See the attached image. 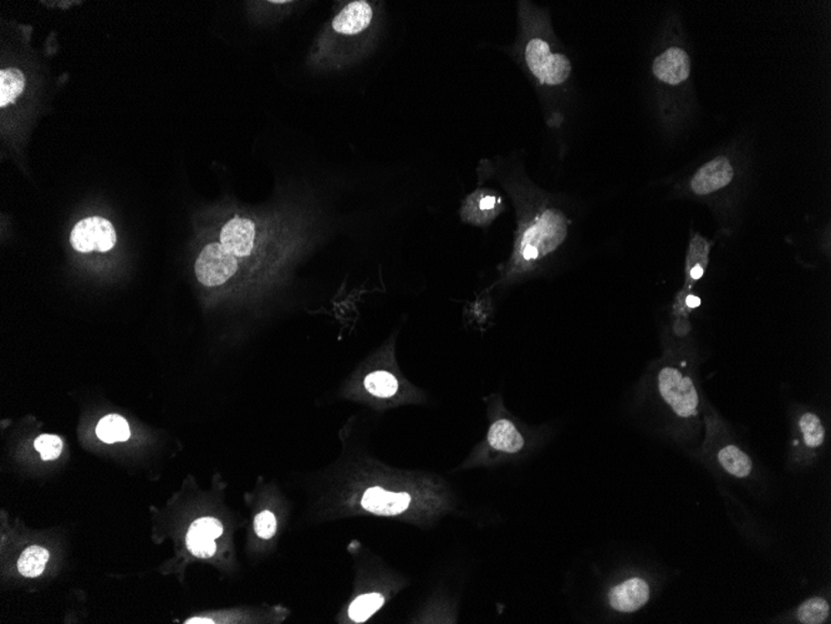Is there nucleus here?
I'll list each match as a JSON object with an SVG mask.
<instances>
[{
	"mask_svg": "<svg viewBox=\"0 0 831 624\" xmlns=\"http://www.w3.org/2000/svg\"><path fill=\"white\" fill-rule=\"evenodd\" d=\"M567 218L556 207H544L522 219L512 257L496 286H508L536 271L539 263L557 251L567 237Z\"/></svg>",
	"mask_w": 831,
	"mask_h": 624,
	"instance_id": "nucleus-1",
	"label": "nucleus"
},
{
	"mask_svg": "<svg viewBox=\"0 0 831 624\" xmlns=\"http://www.w3.org/2000/svg\"><path fill=\"white\" fill-rule=\"evenodd\" d=\"M223 526L217 518H202L195 521L189 528L188 534L207 539H215L222 535Z\"/></svg>",
	"mask_w": 831,
	"mask_h": 624,
	"instance_id": "nucleus-23",
	"label": "nucleus"
},
{
	"mask_svg": "<svg viewBox=\"0 0 831 624\" xmlns=\"http://www.w3.org/2000/svg\"><path fill=\"white\" fill-rule=\"evenodd\" d=\"M650 599V587L641 579H630L615 586L609 593L610 605L619 612L631 613L640 609Z\"/></svg>",
	"mask_w": 831,
	"mask_h": 624,
	"instance_id": "nucleus-12",
	"label": "nucleus"
},
{
	"mask_svg": "<svg viewBox=\"0 0 831 624\" xmlns=\"http://www.w3.org/2000/svg\"><path fill=\"white\" fill-rule=\"evenodd\" d=\"M241 259L223 247L221 242L205 245L195 263V272L199 283L205 287H218L231 281L239 271Z\"/></svg>",
	"mask_w": 831,
	"mask_h": 624,
	"instance_id": "nucleus-5",
	"label": "nucleus"
},
{
	"mask_svg": "<svg viewBox=\"0 0 831 624\" xmlns=\"http://www.w3.org/2000/svg\"><path fill=\"white\" fill-rule=\"evenodd\" d=\"M735 178V170L727 157L719 156L699 168L692 177L691 188L695 195L707 196L727 187Z\"/></svg>",
	"mask_w": 831,
	"mask_h": 624,
	"instance_id": "nucleus-8",
	"label": "nucleus"
},
{
	"mask_svg": "<svg viewBox=\"0 0 831 624\" xmlns=\"http://www.w3.org/2000/svg\"><path fill=\"white\" fill-rule=\"evenodd\" d=\"M503 210L501 196L492 190H477L468 196L462 207V217L472 225L491 224Z\"/></svg>",
	"mask_w": 831,
	"mask_h": 624,
	"instance_id": "nucleus-9",
	"label": "nucleus"
},
{
	"mask_svg": "<svg viewBox=\"0 0 831 624\" xmlns=\"http://www.w3.org/2000/svg\"><path fill=\"white\" fill-rule=\"evenodd\" d=\"M185 623H212V620L204 619H189Z\"/></svg>",
	"mask_w": 831,
	"mask_h": 624,
	"instance_id": "nucleus-26",
	"label": "nucleus"
},
{
	"mask_svg": "<svg viewBox=\"0 0 831 624\" xmlns=\"http://www.w3.org/2000/svg\"><path fill=\"white\" fill-rule=\"evenodd\" d=\"M96 433L100 440L107 444L126 441L131 435L127 421L117 414H110L103 418L97 424Z\"/></svg>",
	"mask_w": 831,
	"mask_h": 624,
	"instance_id": "nucleus-18",
	"label": "nucleus"
},
{
	"mask_svg": "<svg viewBox=\"0 0 831 624\" xmlns=\"http://www.w3.org/2000/svg\"><path fill=\"white\" fill-rule=\"evenodd\" d=\"M47 561H49V552L40 546H32L20 556L18 569L23 576L34 579V577L42 575Z\"/></svg>",
	"mask_w": 831,
	"mask_h": 624,
	"instance_id": "nucleus-19",
	"label": "nucleus"
},
{
	"mask_svg": "<svg viewBox=\"0 0 831 624\" xmlns=\"http://www.w3.org/2000/svg\"><path fill=\"white\" fill-rule=\"evenodd\" d=\"M255 529L256 535L263 539H270L276 532L275 516L269 511L260 512L255 519Z\"/></svg>",
	"mask_w": 831,
	"mask_h": 624,
	"instance_id": "nucleus-25",
	"label": "nucleus"
},
{
	"mask_svg": "<svg viewBox=\"0 0 831 624\" xmlns=\"http://www.w3.org/2000/svg\"><path fill=\"white\" fill-rule=\"evenodd\" d=\"M117 242L116 231L110 221L99 216L81 219L74 226L70 244L80 253L109 252Z\"/></svg>",
	"mask_w": 831,
	"mask_h": 624,
	"instance_id": "nucleus-6",
	"label": "nucleus"
},
{
	"mask_svg": "<svg viewBox=\"0 0 831 624\" xmlns=\"http://www.w3.org/2000/svg\"><path fill=\"white\" fill-rule=\"evenodd\" d=\"M375 9L366 0L346 3L324 26L310 52V65L319 70L346 66L373 26Z\"/></svg>",
	"mask_w": 831,
	"mask_h": 624,
	"instance_id": "nucleus-2",
	"label": "nucleus"
},
{
	"mask_svg": "<svg viewBox=\"0 0 831 624\" xmlns=\"http://www.w3.org/2000/svg\"><path fill=\"white\" fill-rule=\"evenodd\" d=\"M408 494H396L381 488H371L365 492L361 505L365 510L376 515L393 516L401 514L410 506Z\"/></svg>",
	"mask_w": 831,
	"mask_h": 624,
	"instance_id": "nucleus-14",
	"label": "nucleus"
},
{
	"mask_svg": "<svg viewBox=\"0 0 831 624\" xmlns=\"http://www.w3.org/2000/svg\"><path fill=\"white\" fill-rule=\"evenodd\" d=\"M690 73V56L680 48L667 49L655 59L654 74L662 83L677 86L687 80Z\"/></svg>",
	"mask_w": 831,
	"mask_h": 624,
	"instance_id": "nucleus-11",
	"label": "nucleus"
},
{
	"mask_svg": "<svg viewBox=\"0 0 831 624\" xmlns=\"http://www.w3.org/2000/svg\"><path fill=\"white\" fill-rule=\"evenodd\" d=\"M486 443L493 450L516 454L525 448L526 438L512 420L498 418L489 427Z\"/></svg>",
	"mask_w": 831,
	"mask_h": 624,
	"instance_id": "nucleus-13",
	"label": "nucleus"
},
{
	"mask_svg": "<svg viewBox=\"0 0 831 624\" xmlns=\"http://www.w3.org/2000/svg\"><path fill=\"white\" fill-rule=\"evenodd\" d=\"M35 448L39 451L43 460H55L62 454L63 441L56 435L44 434L35 440Z\"/></svg>",
	"mask_w": 831,
	"mask_h": 624,
	"instance_id": "nucleus-22",
	"label": "nucleus"
},
{
	"mask_svg": "<svg viewBox=\"0 0 831 624\" xmlns=\"http://www.w3.org/2000/svg\"><path fill=\"white\" fill-rule=\"evenodd\" d=\"M794 447L816 451L826 441V428L822 418L812 410H803L794 420Z\"/></svg>",
	"mask_w": 831,
	"mask_h": 624,
	"instance_id": "nucleus-10",
	"label": "nucleus"
},
{
	"mask_svg": "<svg viewBox=\"0 0 831 624\" xmlns=\"http://www.w3.org/2000/svg\"><path fill=\"white\" fill-rule=\"evenodd\" d=\"M187 548L192 555L201 559L212 558L217 549L215 539L198 538L192 534H187Z\"/></svg>",
	"mask_w": 831,
	"mask_h": 624,
	"instance_id": "nucleus-24",
	"label": "nucleus"
},
{
	"mask_svg": "<svg viewBox=\"0 0 831 624\" xmlns=\"http://www.w3.org/2000/svg\"><path fill=\"white\" fill-rule=\"evenodd\" d=\"M526 60L530 72L542 84L559 86L566 82L572 73V64L563 54L553 53L546 40H529L526 48Z\"/></svg>",
	"mask_w": 831,
	"mask_h": 624,
	"instance_id": "nucleus-4",
	"label": "nucleus"
},
{
	"mask_svg": "<svg viewBox=\"0 0 831 624\" xmlns=\"http://www.w3.org/2000/svg\"><path fill=\"white\" fill-rule=\"evenodd\" d=\"M658 397L671 413L684 423L697 424L701 415V399L694 377L685 360H670L658 369Z\"/></svg>",
	"mask_w": 831,
	"mask_h": 624,
	"instance_id": "nucleus-3",
	"label": "nucleus"
},
{
	"mask_svg": "<svg viewBox=\"0 0 831 624\" xmlns=\"http://www.w3.org/2000/svg\"><path fill=\"white\" fill-rule=\"evenodd\" d=\"M258 228L253 219L235 216L222 226L219 242L238 259L252 257L258 247Z\"/></svg>",
	"mask_w": 831,
	"mask_h": 624,
	"instance_id": "nucleus-7",
	"label": "nucleus"
},
{
	"mask_svg": "<svg viewBox=\"0 0 831 624\" xmlns=\"http://www.w3.org/2000/svg\"><path fill=\"white\" fill-rule=\"evenodd\" d=\"M726 443L727 444H723L717 450L719 465L733 477L738 478L749 477L753 470L752 458L737 445L728 443V441Z\"/></svg>",
	"mask_w": 831,
	"mask_h": 624,
	"instance_id": "nucleus-15",
	"label": "nucleus"
},
{
	"mask_svg": "<svg viewBox=\"0 0 831 624\" xmlns=\"http://www.w3.org/2000/svg\"><path fill=\"white\" fill-rule=\"evenodd\" d=\"M26 86L25 74L19 67L6 66L0 72V107L5 111L15 106Z\"/></svg>",
	"mask_w": 831,
	"mask_h": 624,
	"instance_id": "nucleus-16",
	"label": "nucleus"
},
{
	"mask_svg": "<svg viewBox=\"0 0 831 624\" xmlns=\"http://www.w3.org/2000/svg\"><path fill=\"white\" fill-rule=\"evenodd\" d=\"M364 386L367 393H370L373 397L380 398V399L393 398L396 396L398 389H400V383H398L396 377L393 373L386 372V370H376V372L370 373L369 376L365 377Z\"/></svg>",
	"mask_w": 831,
	"mask_h": 624,
	"instance_id": "nucleus-17",
	"label": "nucleus"
},
{
	"mask_svg": "<svg viewBox=\"0 0 831 624\" xmlns=\"http://www.w3.org/2000/svg\"><path fill=\"white\" fill-rule=\"evenodd\" d=\"M830 615V606L826 599L822 597H816L804 602L798 609V619L800 623L820 624L826 622Z\"/></svg>",
	"mask_w": 831,
	"mask_h": 624,
	"instance_id": "nucleus-21",
	"label": "nucleus"
},
{
	"mask_svg": "<svg viewBox=\"0 0 831 624\" xmlns=\"http://www.w3.org/2000/svg\"><path fill=\"white\" fill-rule=\"evenodd\" d=\"M384 603L385 599L380 593H369V595L357 597L349 609L350 619L356 623H363L375 615L384 606Z\"/></svg>",
	"mask_w": 831,
	"mask_h": 624,
	"instance_id": "nucleus-20",
	"label": "nucleus"
}]
</instances>
